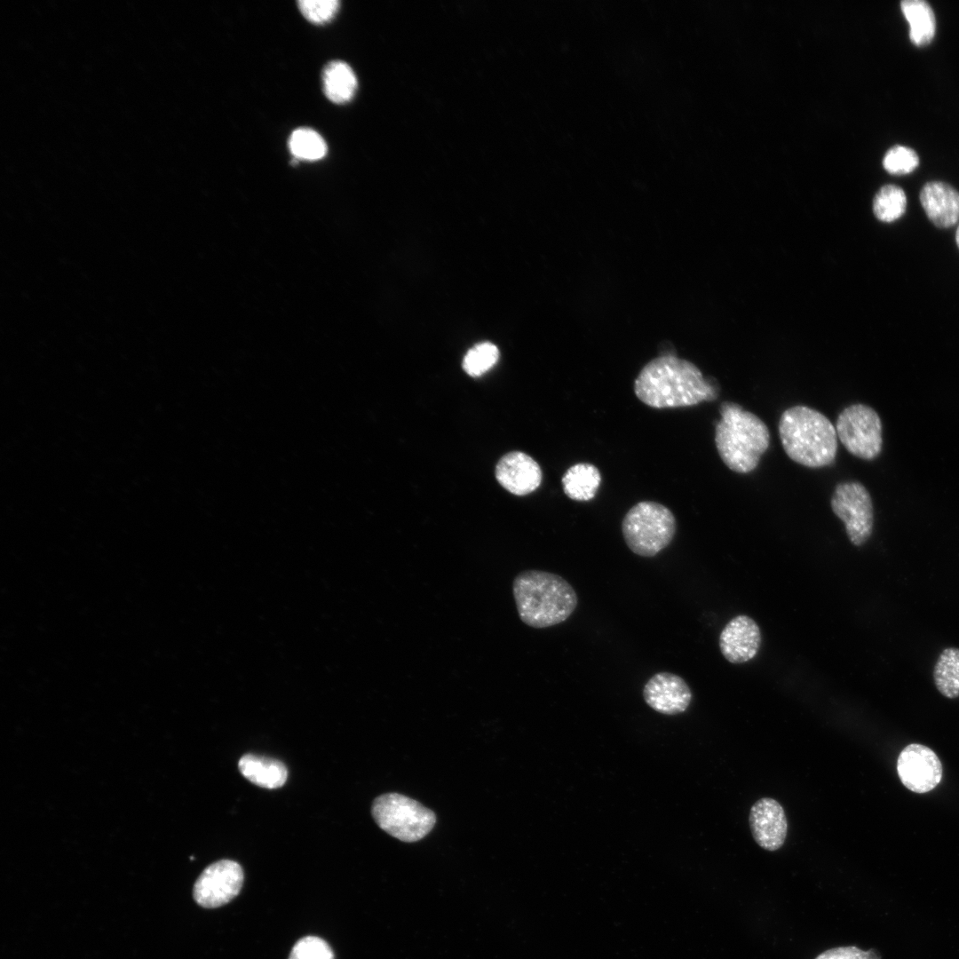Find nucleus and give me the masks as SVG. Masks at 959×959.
<instances>
[{
	"label": "nucleus",
	"mask_w": 959,
	"mask_h": 959,
	"mask_svg": "<svg viewBox=\"0 0 959 959\" xmlns=\"http://www.w3.org/2000/svg\"><path fill=\"white\" fill-rule=\"evenodd\" d=\"M634 392L654 408L690 407L717 397V388L696 365L670 354L656 357L642 368Z\"/></svg>",
	"instance_id": "f257e3e1"
},
{
	"label": "nucleus",
	"mask_w": 959,
	"mask_h": 959,
	"mask_svg": "<svg viewBox=\"0 0 959 959\" xmlns=\"http://www.w3.org/2000/svg\"><path fill=\"white\" fill-rule=\"evenodd\" d=\"M512 592L520 620L535 629L565 622L578 603L575 589L566 579L542 570L519 573L513 580Z\"/></svg>",
	"instance_id": "f03ea898"
},
{
	"label": "nucleus",
	"mask_w": 959,
	"mask_h": 959,
	"mask_svg": "<svg viewBox=\"0 0 959 959\" xmlns=\"http://www.w3.org/2000/svg\"><path fill=\"white\" fill-rule=\"evenodd\" d=\"M780 439L787 456L810 468L831 464L837 452L835 426L820 411L797 405L786 409L779 421Z\"/></svg>",
	"instance_id": "7ed1b4c3"
},
{
	"label": "nucleus",
	"mask_w": 959,
	"mask_h": 959,
	"mask_svg": "<svg viewBox=\"0 0 959 959\" xmlns=\"http://www.w3.org/2000/svg\"><path fill=\"white\" fill-rule=\"evenodd\" d=\"M719 412L721 418L715 426V443L720 458L737 473L754 471L769 447L766 424L732 401L722 402Z\"/></svg>",
	"instance_id": "20e7f679"
},
{
	"label": "nucleus",
	"mask_w": 959,
	"mask_h": 959,
	"mask_svg": "<svg viewBox=\"0 0 959 959\" xmlns=\"http://www.w3.org/2000/svg\"><path fill=\"white\" fill-rule=\"evenodd\" d=\"M677 530L672 511L662 503L643 501L632 506L622 522L625 543L635 554L651 558L672 542Z\"/></svg>",
	"instance_id": "39448f33"
},
{
	"label": "nucleus",
	"mask_w": 959,
	"mask_h": 959,
	"mask_svg": "<svg viewBox=\"0 0 959 959\" xmlns=\"http://www.w3.org/2000/svg\"><path fill=\"white\" fill-rule=\"evenodd\" d=\"M371 813L379 828L392 836L413 843L421 840L433 828L435 813L417 801L398 793L376 797Z\"/></svg>",
	"instance_id": "423d86ee"
},
{
	"label": "nucleus",
	"mask_w": 959,
	"mask_h": 959,
	"mask_svg": "<svg viewBox=\"0 0 959 959\" xmlns=\"http://www.w3.org/2000/svg\"><path fill=\"white\" fill-rule=\"evenodd\" d=\"M837 438L852 456L871 461L883 448V424L877 412L868 405L846 407L836 422Z\"/></svg>",
	"instance_id": "0eeeda50"
},
{
	"label": "nucleus",
	"mask_w": 959,
	"mask_h": 959,
	"mask_svg": "<svg viewBox=\"0 0 959 959\" xmlns=\"http://www.w3.org/2000/svg\"><path fill=\"white\" fill-rule=\"evenodd\" d=\"M831 509L844 522L852 544L860 547L868 541L874 527V508L869 492L860 482L837 484L831 497Z\"/></svg>",
	"instance_id": "6e6552de"
},
{
	"label": "nucleus",
	"mask_w": 959,
	"mask_h": 959,
	"mask_svg": "<svg viewBox=\"0 0 959 959\" xmlns=\"http://www.w3.org/2000/svg\"><path fill=\"white\" fill-rule=\"evenodd\" d=\"M242 883L241 865L234 860H221L201 873L194 885V899L203 907H218L232 900L240 892Z\"/></svg>",
	"instance_id": "1a4fd4ad"
},
{
	"label": "nucleus",
	"mask_w": 959,
	"mask_h": 959,
	"mask_svg": "<svg viewBox=\"0 0 959 959\" xmlns=\"http://www.w3.org/2000/svg\"><path fill=\"white\" fill-rule=\"evenodd\" d=\"M897 772L907 789L921 794L932 790L939 783L942 765L930 748L913 743L900 753Z\"/></svg>",
	"instance_id": "9d476101"
},
{
	"label": "nucleus",
	"mask_w": 959,
	"mask_h": 959,
	"mask_svg": "<svg viewBox=\"0 0 959 959\" xmlns=\"http://www.w3.org/2000/svg\"><path fill=\"white\" fill-rule=\"evenodd\" d=\"M643 698L654 710L673 716L686 710L693 693L680 676L670 672H658L645 684Z\"/></svg>",
	"instance_id": "9b49d317"
},
{
	"label": "nucleus",
	"mask_w": 959,
	"mask_h": 959,
	"mask_svg": "<svg viewBox=\"0 0 959 959\" xmlns=\"http://www.w3.org/2000/svg\"><path fill=\"white\" fill-rule=\"evenodd\" d=\"M761 641V631L757 622L748 615L740 614L723 628L719 635V649L726 661L741 664L756 657Z\"/></svg>",
	"instance_id": "f8f14e48"
},
{
	"label": "nucleus",
	"mask_w": 959,
	"mask_h": 959,
	"mask_svg": "<svg viewBox=\"0 0 959 959\" xmlns=\"http://www.w3.org/2000/svg\"><path fill=\"white\" fill-rule=\"evenodd\" d=\"M749 821L753 838L760 847L773 852L783 845L788 821L778 801L770 797L757 800L751 806Z\"/></svg>",
	"instance_id": "ddd939ff"
},
{
	"label": "nucleus",
	"mask_w": 959,
	"mask_h": 959,
	"mask_svg": "<svg viewBox=\"0 0 959 959\" xmlns=\"http://www.w3.org/2000/svg\"><path fill=\"white\" fill-rule=\"evenodd\" d=\"M498 482L509 492L516 495H526L534 492L542 482L543 473L540 465L530 456L520 451H513L503 456L495 468Z\"/></svg>",
	"instance_id": "4468645a"
},
{
	"label": "nucleus",
	"mask_w": 959,
	"mask_h": 959,
	"mask_svg": "<svg viewBox=\"0 0 959 959\" xmlns=\"http://www.w3.org/2000/svg\"><path fill=\"white\" fill-rule=\"evenodd\" d=\"M921 204L937 226L948 227L959 219V192L940 181L926 183L920 192Z\"/></svg>",
	"instance_id": "2eb2a0df"
},
{
	"label": "nucleus",
	"mask_w": 959,
	"mask_h": 959,
	"mask_svg": "<svg viewBox=\"0 0 959 959\" xmlns=\"http://www.w3.org/2000/svg\"><path fill=\"white\" fill-rule=\"evenodd\" d=\"M238 768L248 781L265 789L280 788L288 778V770L282 762L254 754L242 756Z\"/></svg>",
	"instance_id": "dca6fc26"
},
{
	"label": "nucleus",
	"mask_w": 959,
	"mask_h": 959,
	"mask_svg": "<svg viewBox=\"0 0 959 959\" xmlns=\"http://www.w3.org/2000/svg\"><path fill=\"white\" fill-rule=\"evenodd\" d=\"M321 77L324 93L330 101L344 104L354 96L357 78L347 63L341 60L329 62L322 70Z\"/></svg>",
	"instance_id": "f3484780"
},
{
	"label": "nucleus",
	"mask_w": 959,
	"mask_h": 959,
	"mask_svg": "<svg viewBox=\"0 0 959 959\" xmlns=\"http://www.w3.org/2000/svg\"><path fill=\"white\" fill-rule=\"evenodd\" d=\"M600 482L601 475L598 469L589 463H578L572 465L561 479L564 493L575 501L591 500Z\"/></svg>",
	"instance_id": "a211bd4d"
},
{
	"label": "nucleus",
	"mask_w": 959,
	"mask_h": 959,
	"mask_svg": "<svg viewBox=\"0 0 959 959\" xmlns=\"http://www.w3.org/2000/svg\"><path fill=\"white\" fill-rule=\"evenodd\" d=\"M901 11L909 24L912 43L917 46L928 44L936 29L934 12L929 4L923 0H905L901 2Z\"/></svg>",
	"instance_id": "6ab92c4d"
},
{
	"label": "nucleus",
	"mask_w": 959,
	"mask_h": 959,
	"mask_svg": "<svg viewBox=\"0 0 959 959\" xmlns=\"http://www.w3.org/2000/svg\"><path fill=\"white\" fill-rule=\"evenodd\" d=\"M938 691L945 697H959V648L947 647L939 654L932 671Z\"/></svg>",
	"instance_id": "aec40b11"
},
{
	"label": "nucleus",
	"mask_w": 959,
	"mask_h": 959,
	"mask_svg": "<svg viewBox=\"0 0 959 959\" xmlns=\"http://www.w3.org/2000/svg\"><path fill=\"white\" fill-rule=\"evenodd\" d=\"M907 207V196L902 188L895 185L882 186L873 200V212L883 222L900 218Z\"/></svg>",
	"instance_id": "412c9836"
},
{
	"label": "nucleus",
	"mask_w": 959,
	"mask_h": 959,
	"mask_svg": "<svg viewBox=\"0 0 959 959\" xmlns=\"http://www.w3.org/2000/svg\"><path fill=\"white\" fill-rule=\"evenodd\" d=\"M289 147L297 159L307 161L320 160L327 153V145L322 137L309 128L295 130L289 139Z\"/></svg>",
	"instance_id": "4be33fe9"
},
{
	"label": "nucleus",
	"mask_w": 959,
	"mask_h": 959,
	"mask_svg": "<svg viewBox=\"0 0 959 959\" xmlns=\"http://www.w3.org/2000/svg\"><path fill=\"white\" fill-rule=\"evenodd\" d=\"M498 359L496 345L489 342L480 343L464 355L463 369L471 376H480L493 368Z\"/></svg>",
	"instance_id": "5701e85b"
},
{
	"label": "nucleus",
	"mask_w": 959,
	"mask_h": 959,
	"mask_svg": "<svg viewBox=\"0 0 959 959\" xmlns=\"http://www.w3.org/2000/svg\"><path fill=\"white\" fill-rule=\"evenodd\" d=\"M919 163L917 154L907 147L894 146L885 154L883 165L886 171L904 175L913 171Z\"/></svg>",
	"instance_id": "b1692460"
},
{
	"label": "nucleus",
	"mask_w": 959,
	"mask_h": 959,
	"mask_svg": "<svg viewBox=\"0 0 959 959\" xmlns=\"http://www.w3.org/2000/svg\"><path fill=\"white\" fill-rule=\"evenodd\" d=\"M289 959H334V955L325 940L307 936L294 945Z\"/></svg>",
	"instance_id": "393cba45"
},
{
	"label": "nucleus",
	"mask_w": 959,
	"mask_h": 959,
	"mask_svg": "<svg viewBox=\"0 0 959 959\" xmlns=\"http://www.w3.org/2000/svg\"><path fill=\"white\" fill-rule=\"evenodd\" d=\"M337 0H300L298 8L304 17L315 24H322L333 19L339 8Z\"/></svg>",
	"instance_id": "a878e982"
},
{
	"label": "nucleus",
	"mask_w": 959,
	"mask_h": 959,
	"mask_svg": "<svg viewBox=\"0 0 959 959\" xmlns=\"http://www.w3.org/2000/svg\"><path fill=\"white\" fill-rule=\"evenodd\" d=\"M815 959H881V957L874 949L864 951L855 946H849L826 950Z\"/></svg>",
	"instance_id": "bb28decb"
},
{
	"label": "nucleus",
	"mask_w": 959,
	"mask_h": 959,
	"mask_svg": "<svg viewBox=\"0 0 959 959\" xmlns=\"http://www.w3.org/2000/svg\"><path fill=\"white\" fill-rule=\"evenodd\" d=\"M955 241H956L957 246L959 247V226L957 227V230H956V233H955Z\"/></svg>",
	"instance_id": "cd10ccee"
}]
</instances>
